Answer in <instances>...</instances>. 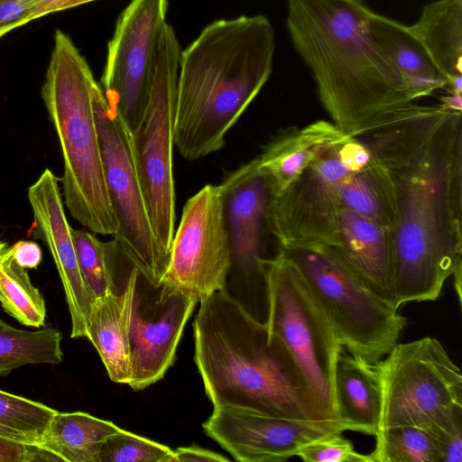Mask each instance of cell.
I'll use <instances>...</instances> for the list:
<instances>
[{"mask_svg":"<svg viewBox=\"0 0 462 462\" xmlns=\"http://www.w3.org/2000/svg\"><path fill=\"white\" fill-rule=\"evenodd\" d=\"M292 44L331 122L356 136L406 116L416 97L373 35L365 0H287Z\"/></svg>","mask_w":462,"mask_h":462,"instance_id":"6da1fadb","label":"cell"},{"mask_svg":"<svg viewBox=\"0 0 462 462\" xmlns=\"http://www.w3.org/2000/svg\"><path fill=\"white\" fill-rule=\"evenodd\" d=\"M274 50L273 27L257 14L214 21L180 52L173 142L183 158L194 161L224 147L267 82Z\"/></svg>","mask_w":462,"mask_h":462,"instance_id":"7a4b0ae2","label":"cell"},{"mask_svg":"<svg viewBox=\"0 0 462 462\" xmlns=\"http://www.w3.org/2000/svg\"><path fill=\"white\" fill-rule=\"evenodd\" d=\"M462 111L450 110L429 136L392 170L397 212L392 228L395 306L435 300L462 266L461 211L450 171Z\"/></svg>","mask_w":462,"mask_h":462,"instance_id":"3957f363","label":"cell"},{"mask_svg":"<svg viewBox=\"0 0 462 462\" xmlns=\"http://www.w3.org/2000/svg\"><path fill=\"white\" fill-rule=\"evenodd\" d=\"M194 363L213 407L232 405L292 419H321L282 340L224 291L199 301Z\"/></svg>","mask_w":462,"mask_h":462,"instance_id":"277c9868","label":"cell"},{"mask_svg":"<svg viewBox=\"0 0 462 462\" xmlns=\"http://www.w3.org/2000/svg\"><path fill=\"white\" fill-rule=\"evenodd\" d=\"M95 81L71 39L57 30L42 97L60 144L65 203L84 227L115 236L118 224L106 190L92 101Z\"/></svg>","mask_w":462,"mask_h":462,"instance_id":"5b68a950","label":"cell"},{"mask_svg":"<svg viewBox=\"0 0 462 462\" xmlns=\"http://www.w3.org/2000/svg\"><path fill=\"white\" fill-rule=\"evenodd\" d=\"M281 252L297 267L350 354L375 364L398 343L406 318L378 296L335 247L316 245Z\"/></svg>","mask_w":462,"mask_h":462,"instance_id":"8992f818","label":"cell"},{"mask_svg":"<svg viewBox=\"0 0 462 462\" xmlns=\"http://www.w3.org/2000/svg\"><path fill=\"white\" fill-rule=\"evenodd\" d=\"M180 46L172 27L162 28L145 108L130 133L131 150L155 238L169 255L175 229L173 119Z\"/></svg>","mask_w":462,"mask_h":462,"instance_id":"52a82bcc","label":"cell"},{"mask_svg":"<svg viewBox=\"0 0 462 462\" xmlns=\"http://www.w3.org/2000/svg\"><path fill=\"white\" fill-rule=\"evenodd\" d=\"M268 330L283 343L321 419H337L334 373L343 349L302 275L280 249L269 264Z\"/></svg>","mask_w":462,"mask_h":462,"instance_id":"ba28073f","label":"cell"},{"mask_svg":"<svg viewBox=\"0 0 462 462\" xmlns=\"http://www.w3.org/2000/svg\"><path fill=\"white\" fill-rule=\"evenodd\" d=\"M370 162L364 141L346 135L326 145L291 185L273 195L267 223L280 248L334 246L343 186Z\"/></svg>","mask_w":462,"mask_h":462,"instance_id":"9c48e42d","label":"cell"},{"mask_svg":"<svg viewBox=\"0 0 462 462\" xmlns=\"http://www.w3.org/2000/svg\"><path fill=\"white\" fill-rule=\"evenodd\" d=\"M229 232L231 263L224 291L254 319L263 325L269 316L270 232L267 210L273 196L269 180L254 160L220 183Z\"/></svg>","mask_w":462,"mask_h":462,"instance_id":"30bf717a","label":"cell"},{"mask_svg":"<svg viewBox=\"0 0 462 462\" xmlns=\"http://www.w3.org/2000/svg\"><path fill=\"white\" fill-rule=\"evenodd\" d=\"M92 101L106 190L118 229V246L151 282H162L169 255L159 245L148 215L131 150L130 133L95 81Z\"/></svg>","mask_w":462,"mask_h":462,"instance_id":"8fae6325","label":"cell"},{"mask_svg":"<svg viewBox=\"0 0 462 462\" xmlns=\"http://www.w3.org/2000/svg\"><path fill=\"white\" fill-rule=\"evenodd\" d=\"M374 366L381 390L379 429L422 427L442 409L462 404L460 369L435 337L397 343Z\"/></svg>","mask_w":462,"mask_h":462,"instance_id":"7c38bea8","label":"cell"},{"mask_svg":"<svg viewBox=\"0 0 462 462\" xmlns=\"http://www.w3.org/2000/svg\"><path fill=\"white\" fill-rule=\"evenodd\" d=\"M230 263L224 192L208 184L183 206L162 280L199 302L224 289Z\"/></svg>","mask_w":462,"mask_h":462,"instance_id":"4fadbf2b","label":"cell"},{"mask_svg":"<svg viewBox=\"0 0 462 462\" xmlns=\"http://www.w3.org/2000/svg\"><path fill=\"white\" fill-rule=\"evenodd\" d=\"M167 8L168 0H132L118 17L108 42L101 88L129 133L138 125L146 106Z\"/></svg>","mask_w":462,"mask_h":462,"instance_id":"5bb4252c","label":"cell"},{"mask_svg":"<svg viewBox=\"0 0 462 462\" xmlns=\"http://www.w3.org/2000/svg\"><path fill=\"white\" fill-rule=\"evenodd\" d=\"M198 300L163 280L151 282L136 270L129 327L128 385L143 390L173 365L185 325Z\"/></svg>","mask_w":462,"mask_h":462,"instance_id":"9a60e30c","label":"cell"},{"mask_svg":"<svg viewBox=\"0 0 462 462\" xmlns=\"http://www.w3.org/2000/svg\"><path fill=\"white\" fill-rule=\"evenodd\" d=\"M202 427L207 436L241 462L287 461L309 442L349 430L337 418L277 417L232 405L214 407Z\"/></svg>","mask_w":462,"mask_h":462,"instance_id":"2e32d148","label":"cell"},{"mask_svg":"<svg viewBox=\"0 0 462 462\" xmlns=\"http://www.w3.org/2000/svg\"><path fill=\"white\" fill-rule=\"evenodd\" d=\"M33 213L32 236L47 245L64 289L71 320V337H86L93 299L79 266L58 179L46 169L29 188Z\"/></svg>","mask_w":462,"mask_h":462,"instance_id":"e0dca14e","label":"cell"},{"mask_svg":"<svg viewBox=\"0 0 462 462\" xmlns=\"http://www.w3.org/2000/svg\"><path fill=\"white\" fill-rule=\"evenodd\" d=\"M333 247L378 296L396 307L391 227L341 208Z\"/></svg>","mask_w":462,"mask_h":462,"instance_id":"ac0fdd59","label":"cell"},{"mask_svg":"<svg viewBox=\"0 0 462 462\" xmlns=\"http://www.w3.org/2000/svg\"><path fill=\"white\" fill-rule=\"evenodd\" d=\"M344 136L331 121L319 120L278 134L254 160L267 177L273 195H277L303 172L326 145Z\"/></svg>","mask_w":462,"mask_h":462,"instance_id":"d6986e66","label":"cell"},{"mask_svg":"<svg viewBox=\"0 0 462 462\" xmlns=\"http://www.w3.org/2000/svg\"><path fill=\"white\" fill-rule=\"evenodd\" d=\"M337 418L349 430L374 436L379 429L381 390L374 364L340 352L334 373Z\"/></svg>","mask_w":462,"mask_h":462,"instance_id":"ffe728a7","label":"cell"},{"mask_svg":"<svg viewBox=\"0 0 462 462\" xmlns=\"http://www.w3.org/2000/svg\"><path fill=\"white\" fill-rule=\"evenodd\" d=\"M370 30L376 42L398 69L416 99L447 88L448 79L413 32L393 19L370 12Z\"/></svg>","mask_w":462,"mask_h":462,"instance_id":"44dd1931","label":"cell"},{"mask_svg":"<svg viewBox=\"0 0 462 462\" xmlns=\"http://www.w3.org/2000/svg\"><path fill=\"white\" fill-rule=\"evenodd\" d=\"M411 28L448 79L447 89L462 93V0L428 4Z\"/></svg>","mask_w":462,"mask_h":462,"instance_id":"7402d4cb","label":"cell"},{"mask_svg":"<svg viewBox=\"0 0 462 462\" xmlns=\"http://www.w3.org/2000/svg\"><path fill=\"white\" fill-rule=\"evenodd\" d=\"M121 428L83 411L60 412L51 419L40 447L60 461L99 462L103 442Z\"/></svg>","mask_w":462,"mask_h":462,"instance_id":"603a6c76","label":"cell"},{"mask_svg":"<svg viewBox=\"0 0 462 462\" xmlns=\"http://www.w3.org/2000/svg\"><path fill=\"white\" fill-rule=\"evenodd\" d=\"M340 206L393 228L397 193L392 170L370 162L353 173L343 186Z\"/></svg>","mask_w":462,"mask_h":462,"instance_id":"cb8c5ba5","label":"cell"},{"mask_svg":"<svg viewBox=\"0 0 462 462\" xmlns=\"http://www.w3.org/2000/svg\"><path fill=\"white\" fill-rule=\"evenodd\" d=\"M61 332L51 326L24 330L0 319V376L27 365L61 363Z\"/></svg>","mask_w":462,"mask_h":462,"instance_id":"d4e9b609","label":"cell"},{"mask_svg":"<svg viewBox=\"0 0 462 462\" xmlns=\"http://www.w3.org/2000/svg\"><path fill=\"white\" fill-rule=\"evenodd\" d=\"M0 303L24 326L41 328L46 318L45 300L26 269L14 260L13 248L0 240Z\"/></svg>","mask_w":462,"mask_h":462,"instance_id":"484cf974","label":"cell"},{"mask_svg":"<svg viewBox=\"0 0 462 462\" xmlns=\"http://www.w3.org/2000/svg\"><path fill=\"white\" fill-rule=\"evenodd\" d=\"M371 462H439L436 445L424 429L413 425L381 428L374 435Z\"/></svg>","mask_w":462,"mask_h":462,"instance_id":"4316f807","label":"cell"},{"mask_svg":"<svg viewBox=\"0 0 462 462\" xmlns=\"http://www.w3.org/2000/svg\"><path fill=\"white\" fill-rule=\"evenodd\" d=\"M57 411L41 402L0 390V425L28 437L38 446Z\"/></svg>","mask_w":462,"mask_h":462,"instance_id":"83f0119b","label":"cell"},{"mask_svg":"<svg viewBox=\"0 0 462 462\" xmlns=\"http://www.w3.org/2000/svg\"><path fill=\"white\" fill-rule=\"evenodd\" d=\"M72 239L81 275L93 300L110 291L106 243L94 234L71 228Z\"/></svg>","mask_w":462,"mask_h":462,"instance_id":"f1b7e54d","label":"cell"},{"mask_svg":"<svg viewBox=\"0 0 462 462\" xmlns=\"http://www.w3.org/2000/svg\"><path fill=\"white\" fill-rule=\"evenodd\" d=\"M99 462H174L169 447L120 429L102 444Z\"/></svg>","mask_w":462,"mask_h":462,"instance_id":"f546056e","label":"cell"},{"mask_svg":"<svg viewBox=\"0 0 462 462\" xmlns=\"http://www.w3.org/2000/svg\"><path fill=\"white\" fill-rule=\"evenodd\" d=\"M420 428L432 438L439 462H462V404L442 409Z\"/></svg>","mask_w":462,"mask_h":462,"instance_id":"4dcf8cb0","label":"cell"},{"mask_svg":"<svg viewBox=\"0 0 462 462\" xmlns=\"http://www.w3.org/2000/svg\"><path fill=\"white\" fill-rule=\"evenodd\" d=\"M305 462H371L367 455L358 453L342 432L332 433L301 447L296 454Z\"/></svg>","mask_w":462,"mask_h":462,"instance_id":"1f68e13d","label":"cell"},{"mask_svg":"<svg viewBox=\"0 0 462 462\" xmlns=\"http://www.w3.org/2000/svg\"><path fill=\"white\" fill-rule=\"evenodd\" d=\"M60 461L43 448L0 436V462Z\"/></svg>","mask_w":462,"mask_h":462,"instance_id":"d6a6232c","label":"cell"},{"mask_svg":"<svg viewBox=\"0 0 462 462\" xmlns=\"http://www.w3.org/2000/svg\"><path fill=\"white\" fill-rule=\"evenodd\" d=\"M34 0H0V37L31 22Z\"/></svg>","mask_w":462,"mask_h":462,"instance_id":"836d02e7","label":"cell"},{"mask_svg":"<svg viewBox=\"0 0 462 462\" xmlns=\"http://www.w3.org/2000/svg\"><path fill=\"white\" fill-rule=\"evenodd\" d=\"M12 248L15 262L24 269H35L42 262V249L35 242L19 241Z\"/></svg>","mask_w":462,"mask_h":462,"instance_id":"e575fe53","label":"cell"},{"mask_svg":"<svg viewBox=\"0 0 462 462\" xmlns=\"http://www.w3.org/2000/svg\"><path fill=\"white\" fill-rule=\"evenodd\" d=\"M174 462L207 461L226 462L229 458L198 446L180 447L173 450Z\"/></svg>","mask_w":462,"mask_h":462,"instance_id":"d590c367","label":"cell"},{"mask_svg":"<svg viewBox=\"0 0 462 462\" xmlns=\"http://www.w3.org/2000/svg\"><path fill=\"white\" fill-rule=\"evenodd\" d=\"M71 0H34L31 13V22L42 16L65 9Z\"/></svg>","mask_w":462,"mask_h":462,"instance_id":"8d00e7d4","label":"cell"},{"mask_svg":"<svg viewBox=\"0 0 462 462\" xmlns=\"http://www.w3.org/2000/svg\"><path fill=\"white\" fill-rule=\"evenodd\" d=\"M440 105L450 110L462 111L461 93L448 90V94L441 97Z\"/></svg>","mask_w":462,"mask_h":462,"instance_id":"74e56055","label":"cell"},{"mask_svg":"<svg viewBox=\"0 0 462 462\" xmlns=\"http://www.w3.org/2000/svg\"><path fill=\"white\" fill-rule=\"evenodd\" d=\"M0 436L12 439L17 441L34 444L28 437L3 425H0ZM36 445V444H34Z\"/></svg>","mask_w":462,"mask_h":462,"instance_id":"f35d334b","label":"cell"},{"mask_svg":"<svg viewBox=\"0 0 462 462\" xmlns=\"http://www.w3.org/2000/svg\"><path fill=\"white\" fill-rule=\"evenodd\" d=\"M92 1H96V0H71L70 2H69L66 5L65 9L76 7L78 5H80L88 3V2H92Z\"/></svg>","mask_w":462,"mask_h":462,"instance_id":"ab89813d","label":"cell"}]
</instances>
